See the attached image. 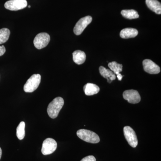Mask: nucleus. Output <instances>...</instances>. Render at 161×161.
Instances as JSON below:
<instances>
[{"label":"nucleus","instance_id":"f257e3e1","mask_svg":"<svg viewBox=\"0 0 161 161\" xmlns=\"http://www.w3.org/2000/svg\"><path fill=\"white\" fill-rule=\"evenodd\" d=\"M64 104V100L63 98L58 97L54 98L47 107V112L49 117L52 119L57 118Z\"/></svg>","mask_w":161,"mask_h":161},{"label":"nucleus","instance_id":"f03ea898","mask_svg":"<svg viewBox=\"0 0 161 161\" xmlns=\"http://www.w3.org/2000/svg\"><path fill=\"white\" fill-rule=\"evenodd\" d=\"M77 135L80 139L87 142L96 144L100 142V138L98 136L95 132L90 130L84 129L78 130Z\"/></svg>","mask_w":161,"mask_h":161},{"label":"nucleus","instance_id":"7ed1b4c3","mask_svg":"<svg viewBox=\"0 0 161 161\" xmlns=\"http://www.w3.org/2000/svg\"><path fill=\"white\" fill-rule=\"evenodd\" d=\"M41 77L39 74L32 75L24 85V92L26 93H31L38 88L41 81Z\"/></svg>","mask_w":161,"mask_h":161},{"label":"nucleus","instance_id":"20e7f679","mask_svg":"<svg viewBox=\"0 0 161 161\" xmlns=\"http://www.w3.org/2000/svg\"><path fill=\"white\" fill-rule=\"evenodd\" d=\"M50 41V36L47 33L38 34L34 40V44L38 49H41L46 47Z\"/></svg>","mask_w":161,"mask_h":161},{"label":"nucleus","instance_id":"39448f33","mask_svg":"<svg viewBox=\"0 0 161 161\" xmlns=\"http://www.w3.org/2000/svg\"><path fill=\"white\" fill-rule=\"evenodd\" d=\"M124 133L125 138L131 147L135 148L138 145V140L135 131L130 126L124 128Z\"/></svg>","mask_w":161,"mask_h":161},{"label":"nucleus","instance_id":"423d86ee","mask_svg":"<svg viewBox=\"0 0 161 161\" xmlns=\"http://www.w3.org/2000/svg\"><path fill=\"white\" fill-rule=\"evenodd\" d=\"M57 148V143L53 139L47 138L44 141L42 145L41 152L44 155L52 154Z\"/></svg>","mask_w":161,"mask_h":161},{"label":"nucleus","instance_id":"0eeeda50","mask_svg":"<svg viewBox=\"0 0 161 161\" xmlns=\"http://www.w3.org/2000/svg\"><path fill=\"white\" fill-rule=\"evenodd\" d=\"M27 5L26 0H9L5 3V7L11 11H17L26 8Z\"/></svg>","mask_w":161,"mask_h":161},{"label":"nucleus","instance_id":"6e6552de","mask_svg":"<svg viewBox=\"0 0 161 161\" xmlns=\"http://www.w3.org/2000/svg\"><path fill=\"white\" fill-rule=\"evenodd\" d=\"M92 18L90 16H87L80 19L74 27V32L75 34L77 36L81 34L87 26L92 22Z\"/></svg>","mask_w":161,"mask_h":161},{"label":"nucleus","instance_id":"1a4fd4ad","mask_svg":"<svg viewBox=\"0 0 161 161\" xmlns=\"http://www.w3.org/2000/svg\"><path fill=\"white\" fill-rule=\"evenodd\" d=\"M124 99L128 101L129 103L136 104L141 101L140 95L137 91L134 90H127L123 94Z\"/></svg>","mask_w":161,"mask_h":161},{"label":"nucleus","instance_id":"9d476101","mask_svg":"<svg viewBox=\"0 0 161 161\" xmlns=\"http://www.w3.org/2000/svg\"><path fill=\"white\" fill-rule=\"evenodd\" d=\"M144 69L150 74H158L160 72V68L152 60L146 59L143 61Z\"/></svg>","mask_w":161,"mask_h":161},{"label":"nucleus","instance_id":"9b49d317","mask_svg":"<svg viewBox=\"0 0 161 161\" xmlns=\"http://www.w3.org/2000/svg\"><path fill=\"white\" fill-rule=\"evenodd\" d=\"M99 73L101 75L108 80V83H111L112 80L116 79V76L112 71L107 69L103 66H100L99 68Z\"/></svg>","mask_w":161,"mask_h":161},{"label":"nucleus","instance_id":"f8f14e48","mask_svg":"<svg viewBox=\"0 0 161 161\" xmlns=\"http://www.w3.org/2000/svg\"><path fill=\"white\" fill-rule=\"evenodd\" d=\"M146 4L148 8L156 14H161V4L157 0H146Z\"/></svg>","mask_w":161,"mask_h":161},{"label":"nucleus","instance_id":"ddd939ff","mask_svg":"<svg viewBox=\"0 0 161 161\" xmlns=\"http://www.w3.org/2000/svg\"><path fill=\"white\" fill-rule=\"evenodd\" d=\"M84 92L88 96L97 94L100 91L99 87L95 84L88 83L84 86Z\"/></svg>","mask_w":161,"mask_h":161},{"label":"nucleus","instance_id":"4468645a","mask_svg":"<svg viewBox=\"0 0 161 161\" xmlns=\"http://www.w3.org/2000/svg\"><path fill=\"white\" fill-rule=\"evenodd\" d=\"M138 32L137 30L132 28H126L123 29L120 32V36L123 39L134 38L137 36Z\"/></svg>","mask_w":161,"mask_h":161},{"label":"nucleus","instance_id":"2eb2a0df","mask_svg":"<svg viewBox=\"0 0 161 161\" xmlns=\"http://www.w3.org/2000/svg\"><path fill=\"white\" fill-rule=\"evenodd\" d=\"M73 60L77 64H82L84 63L86 59L85 53L80 50H76L73 53Z\"/></svg>","mask_w":161,"mask_h":161},{"label":"nucleus","instance_id":"dca6fc26","mask_svg":"<svg viewBox=\"0 0 161 161\" xmlns=\"http://www.w3.org/2000/svg\"><path fill=\"white\" fill-rule=\"evenodd\" d=\"M121 14L124 17L130 19H137L139 17L137 12L134 9L123 10L121 12Z\"/></svg>","mask_w":161,"mask_h":161},{"label":"nucleus","instance_id":"f3484780","mask_svg":"<svg viewBox=\"0 0 161 161\" xmlns=\"http://www.w3.org/2000/svg\"><path fill=\"white\" fill-rule=\"evenodd\" d=\"M108 67L110 70L116 75L120 74L122 71L123 65L117 63L115 61H112L108 64Z\"/></svg>","mask_w":161,"mask_h":161},{"label":"nucleus","instance_id":"a211bd4d","mask_svg":"<svg viewBox=\"0 0 161 161\" xmlns=\"http://www.w3.org/2000/svg\"><path fill=\"white\" fill-rule=\"evenodd\" d=\"M25 123L22 121L20 123L16 130V135L19 140H23L25 136Z\"/></svg>","mask_w":161,"mask_h":161},{"label":"nucleus","instance_id":"6ab92c4d","mask_svg":"<svg viewBox=\"0 0 161 161\" xmlns=\"http://www.w3.org/2000/svg\"><path fill=\"white\" fill-rule=\"evenodd\" d=\"M10 32L9 29L6 28L0 30V44L6 43L9 39Z\"/></svg>","mask_w":161,"mask_h":161},{"label":"nucleus","instance_id":"aec40b11","mask_svg":"<svg viewBox=\"0 0 161 161\" xmlns=\"http://www.w3.org/2000/svg\"><path fill=\"white\" fill-rule=\"evenodd\" d=\"M80 161H96V158L94 156L90 155L84 158Z\"/></svg>","mask_w":161,"mask_h":161},{"label":"nucleus","instance_id":"412c9836","mask_svg":"<svg viewBox=\"0 0 161 161\" xmlns=\"http://www.w3.org/2000/svg\"><path fill=\"white\" fill-rule=\"evenodd\" d=\"M6 51V50L5 46H3H3H0V56H2L4 55Z\"/></svg>","mask_w":161,"mask_h":161},{"label":"nucleus","instance_id":"4be33fe9","mask_svg":"<svg viewBox=\"0 0 161 161\" xmlns=\"http://www.w3.org/2000/svg\"><path fill=\"white\" fill-rule=\"evenodd\" d=\"M116 77H117V78H118V80H121L122 79L123 77V76H122L120 74H119L118 75H116Z\"/></svg>","mask_w":161,"mask_h":161},{"label":"nucleus","instance_id":"5701e85b","mask_svg":"<svg viewBox=\"0 0 161 161\" xmlns=\"http://www.w3.org/2000/svg\"><path fill=\"white\" fill-rule=\"evenodd\" d=\"M2 149L0 148V159H1V157H2Z\"/></svg>","mask_w":161,"mask_h":161},{"label":"nucleus","instance_id":"b1692460","mask_svg":"<svg viewBox=\"0 0 161 161\" xmlns=\"http://www.w3.org/2000/svg\"><path fill=\"white\" fill-rule=\"evenodd\" d=\"M31 6H28V8H31Z\"/></svg>","mask_w":161,"mask_h":161}]
</instances>
